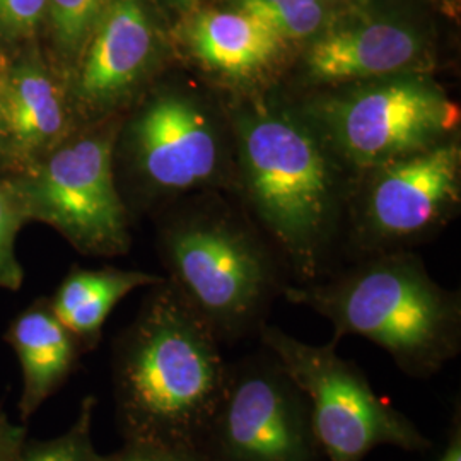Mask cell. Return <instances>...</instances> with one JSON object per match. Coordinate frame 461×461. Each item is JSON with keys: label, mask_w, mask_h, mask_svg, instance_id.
Masks as SVG:
<instances>
[{"label": "cell", "mask_w": 461, "mask_h": 461, "mask_svg": "<svg viewBox=\"0 0 461 461\" xmlns=\"http://www.w3.org/2000/svg\"><path fill=\"white\" fill-rule=\"evenodd\" d=\"M248 205L303 282L323 272L346 207V166L301 108L243 99L230 115Z\"/></svg>", "instance_id": "1"}, {"label": "cell", "mask_w": 461, "mask_h": 461, "mask_svg": "<svg viewBox=\"0 0 461 461\" xmlns=\"http://www.w3.org/2000/svg\"><path fill=\"white\" fill-rule=\"evenodd\" d=\"M116 342L112 378L125 443L202 451L228 376L221 340L171 284L154 285Z\"/></svg>", "instance_id": "2"}, {"label": "cell", "mask_w": 461, "mask_h": 461, "mask_svg": "<svg viewBox=\"0 0 461 461\" xmlns=\"http://www.w3.org/2000/svg\"><path fill=\"white\" fill-rule=\"evenodd\" d=\"M284 297L327 318L333 340L357 335L417 379L438 375L461 350V301L407 249L366 257L325 282L285 285Z\"/></svg>", "instance_id": "3"}, {"label": "cell", "mask_w": 461, "mask_h": 461, "mask_svg": "<svg viewBox=\"0 0 461 461\" xmlns=\"http://www.w3.org/2000/svg\"><path fill=\"white\" fill-rule=\"evenodd\" d=\"M301 110L340 163L359 173L456 137L461 120L428 72L327 87Z\"/></svg>", "instance_id": "4"}, {"label": "cell", "mask_w": 461, "mask_h": 461, "mask_svg": "<svg viewBox=\"0 0 461 461\" xmlns=\"http://www.w3.org/2000/svg\"><path fill=\"white\" fill-rule=\"evenodd\" d=\"M171 285L222 342L260 329L277 293L274 257L230 215H188L163 236Z\"/></svg>", "instance_id": "5"}, {"label": "cell", "mask_w": 461, "mask_h": 461, "mask_svg": "<svg viewBox=\"0 0 461 461\" xmlns=\"http://www.w3.org/2000/svg\"><path fill=\"white\" fill-rule=\"evenodd\" d=\"M265 350L308 398L325 461H364L379 446L411 453L432 447L422 430L375 393L363 369L339 356L337 344L312 346L277 327H260Z\"/></svg>", "instance_id": "6"}, {"label": "cell", "mask_w": 461, "mask_h": 461, "mask_svg": "<svg viewBox=\"0 0 461 461\" xmlns=\"http://www.w3.org/2000/svg\"><path fill=\"white\" fill-rule=\"evenodd\" d=\"M202 453L209 461H325L308 398L268 350L228 366Z\"/></svg>", "instance_id": "7"}, {"label": "cell", "mask_w": 461, "mask_h": 461, "mask_svg": "<svg viewBox=\"0 0 461 461\" xmlns=\"http://www.w3.org/2000/svg\"><path fill=\"white\" fill-rule=\"evenodd\" d=\"M352 240L366 257L402 251L445 226L461 198L458 135L363 171Z\"/></svg>", "instance_id": "8"}, {"label": "cell", "mask_w": 461, "mask_h": 461, "mask_svg": "<svg viewBox=\"0 0 461 461\" xmlns=\"http://www.w3.org/2000/svg\"><path fill=\"white\" fill-rule=\"evenodd\" d=\"M28 212L51 224L89 255H118L129 248L125 207L113 176V133L77 139L59 149L21 183Z\"/></svg>", "instance_id": "9"}, {"label": "cell", "mask_w": 461, "mask_h": 461, "mask_svg": "<svg viewBox=\"0 0 461 461\" xmlns=\"http://www.w3.org/2000/svg\"><path fill=\"white\" fill-rule=\"evenodd\" d=\"M228 131L224 118L194 87H169L149 99L129 127L133 165L154 192L212 186L230 171Z\"/></svg>", "instance_id": "10"}, {"label": "cell", "mask_w": 461, "mask_h": 461, "mask_svg": "<svg viewBox=\"0 0 461 461\" xmlns=\"http://www.w3.org/2000/svg\"><path fill=\"white\" fill-rule=\"evenodd\" d=\"M430 38L424 24L396 11L352 5L306 45L304 83L335 87L395 74L428 72Z\"/></svg>", "instance_id": "11"}, {"label": "cell", "mask_w": 461, "mask_h": 461, "mask_svg": "<svg viewBox=\"0 0 461 461\" xmlns=\"http://www.w3.org/2000/svg\"><path fill=\"white\" fill-rule=\"evenodd\" d=\"M159 59V36L142 0H110L91 34L76 79V96L91 112L129 98Z\"/></svg>", "instance_id": "12"}, {"label": "cell", "mask_w": 461, "mask_h": 461, "mask_svg": "<svg viewBox=\"0 0 461 461\" xmlns=\"http://www.w3.org/2000/svg\"><path fill=\"white\" fill-rule=\"evenodd\" d=\"M183 41L200 66L230 83L245 84L277 66L289 43L262 21L230 7L192 11Z\"/></svg>", "instance_id": "13"}, {"label": "cell", "mask_w": 461, "mask_h": 461, "mask_svg": "<svg viewBox=\"0 0 461 461\" xmlns=\"http://www.w3.org/2000/svg\"><path fill=\"white\" fill-rule=\"evenodd\" d=\"M5 340L21 364L19 415L23 422H28L77 369L83 347L53 314L50 304H36L19 314L7 330Z\"/></svg>", "instance_id": "14"}, {"label": "cell", "mask_w": 461, "mask_h": 461, "mask_svg": "<svg viewBox=\"0 0 461 461\" xmlns=\"http://www.w3.org/2000/svg\"><path fill=\"white\" fill-rule=\"evenodd\" d=\"M66 127L64 99L47 70L23 64L0 76V129L17 148L24 152L50 148Z\"/></svg>", "instance_id": "15"}, {"label": "cell", "mask_w": 461, "mask_h": 461, "mask_svg": "<svg viewBox=\"0 0 461 461\" xmlns=\"http://www.w3.org/2000/svg\"><path fill=\"white\" fill-rule=\"evenodd\" d=\"M163 277L135 270H72L57 289L50 308L83 347L98 346L101 330L116 304L132 291L161 284Z\"/></svg>", "instance_id": "16"}, {"label": "cell", "mask_w": 461, "mask_h": 461, "mask_svg": "<svg viewBox=\"0 0 461 461\" xmlns=\"http://www.w3.org/2000/svg\"><path fill=\"white\" fill-rule=\"evenodd\" d=\"M95 407V396L84 398L72 428L47 441L26 438L24 429L13 426L0 412V461H99L91 438Z\"/></svg>", "instance_id": "17"}, {"label": "cell", "mask_w": 461, "mask_h": 461, "mask_svg": "<svg viewBox=\"0 0 461 461\" xmlns=\"http://www.w3.org/2000/svg\"><path fill=\"white\" fill-rule=\"evenodd\" d=\"M230 7L257 17L285 43L306 45L346 9L340 0H232Z\"/></svg>", "instance_id": "18"}, {"label": "cell", "mask_w": 461, "mask_h": 461, "mask_svg": "<svg viewBox=\"0 0 461 461\" xmlns=\"http://www.w3.org/2000/svg\"><path fill=\"white\" fill-rule=\"evenodd\" d=\"M108 4L110 0H47L53 36L66 57L81 55Z\"/></svg>", "instance_id": "19"}, {"label": "cell", "mask_w": 461, "mask_h": 461, "mask_svg": "<svg viewBox=\"0 0 461 461\" xmlns=\"http://www.w3.org/2000/svg\"><path fill=\"white\" fill-rule=\"evenodd\" d=\"M19 222L21 215L16 202L0 188V287L17 289L23 280V270L14 255Z\"/></svg>", "instance_id": "20"}, {"label": "cell", "mask_w": 461, "mask_h": 461, "mask_svg": "<svg viewBox=\"0 0 461 461\" xmlns=\"http://www.w3.org/2000/svg\"><path fill=\"white\" fill-rule=\"evenodd\" d=\"M45 13L47 0H0V30L9 36H28Z\"/></svg>", "instance_id": "21"}, {"label": "cell", "mask_w": 461, "mask_h": 461, "mask_svg": "<svg viewBox=\"0 0 461 461\" xmlns=\"http://www.w3.org/2000/svg\"><path fill=\"white\" fill-rule=\"evenodd\" d=\"M99 461H209V458L197 449L125 443L112 455H101Z\"/></svg>", "instance_id": "22"}, {"label": "cell", "mask_w": 461, "mask_h": 461, "mask_svg": "<svg viewBox=\"0 0 461 461\" xmlns=\"http://www.w3.org/2000/svg\"><path fill=\"white\" fill-rule=\"evenodd\" d=\"M438 461H461V415L460 405L456 407V412L451 419V426L447 430V441H446L443 455Z\"/></svg>", "instance_id": "23"}, {"label": "cell", "mask_w": 461, "mask_h": 461, "mask_svg": "<svg viewBox=\"0 0 461 461\" xmlns=\"http://www.w3.org/2000/svg\"><path fill=\"white\" fill-rule=\"evenodd\" d=\"M173 4V7H176L178 11L190 14L192 11H195L198 0H169Z\"/></svg>", "instance_id": "24"}, {"label": "cell", "mask_w": 461, "mask_h": 461, "mask_svg": "<svg viewBox=\"0 0 461 461\" xmlns=\"http://www.w3.org/2000/svg\"><path fill=\"white\" fill-rule=\"evenodd\" d=\"M344 5H348V7H352V5H359V4H364V2H369V0H340Z\"/></svg>", "instance_id": "25"}, {"label": "cell", "mask_w": 461, "mask_h": 461, "mask_svg": "<svg viewBox=\"0 0 461 461\" xmlns=\"http://www.w3.org/2000/svg\"><path fill=\"white\" fill-rule=\"evenodd\" d=\"M0 133H2V129H0Z\"/></svg>", "instance_id": "26"}]
</instances>
